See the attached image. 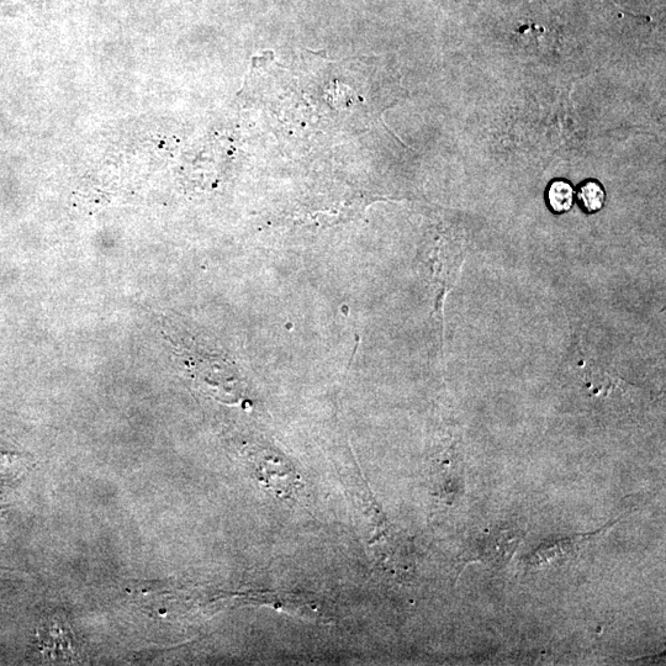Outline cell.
<instances>
[{
	"mask_svg": "<svg viewBox=\"0 0 666 666\" xmlns=\"http://www.w3.org/2000/svg\"><path fill=\"white\" fill-rule=\"evenodd\" d=\"M256 477L280 498H289L299 488V479L292 465L278 454L261 449L251 456Z\"/></svg>",
	"mask_w": 666,
	"mask_h": 666,
	"instance_id": "6da1fadb",
	"label": "cell"
},
{
	"mask_svg": "<svg viewBox=\"0 0 666 666\" xmlns=\"http://www.w3.org/2000/svg\"><path fill=\"white\" fill-rule=\"evenodd\" d=\"M578 200L586 213L595 214L604 208L606 193L604 187L597 181H586L580 185Z\"/></svg>",
	"mask_w": 666,
	"mask_h": 666,
	"instance_id": "3957f363",
	"label": "cell"
},
{
	"mask_svg": "<svg viewBox=\"0 0 666 666\" xmlns=\"http://www.w3.org/2000/svg\"><path fill=\"white\" fill-rule=\"evenodd\" d=\"M575 202V190L573 185L564 179H555L548 185L547 203L549 209L555 214L568 213Z\"/></svg>",
	"mask_w": 666,
	"mask_h": 666,
	"instance_id": "7a4b0ae2",
	"label": "cell"
}]
</instances>
